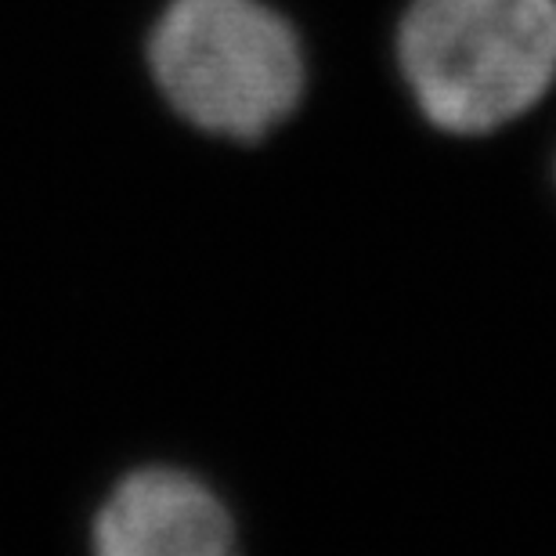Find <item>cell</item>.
Listing matches in <instances>:
<instances>
[{
  "instance_id": "obj_1",
  "label": "cell",
  "mask_w": 556,
  "mask_h": 556,
  "mask_svg": "<svg viewBox=\"0 0 556 556\" xmlns=\"http://www.w3.org/2000/svg\"><path fill=\"white\" fill-rule=\"evenodd\" d=\"M394 51L427 124L492 135L556 84V0H408Z\"/></svg>"
},
{
  "instance_id": "obj_2",
  "label": "cell",
  "mask_w": 556,
  "mask_h": 556,
  "mask_svg": "<svg viewBox=\"0 0 556 556\" xmlns=\"http://www.w3.org/2000/svg\"><path fill=\"white\" fill-rule=\"evenodd\" d=\"M149 62L177 116L231 141L271 135L307 84L296 29L264 0H170Z\"/></svg>"
},
{
  "instance_id": "obj_3",
  "label": "cell",
  "mask_w": 556,
  "mask_h": 556,
  "mask_svg": "<svg viewBox=\"0 0 556 556\" xmlns=\"http://www.w3.org/2000/svg\"><path fill=\"white\" fill-rule=\"evenodd\" d=\"M94 546L105 556H225L236 546V525L199 477L144 466L109 495Z\"/></svg>"
}]
</instances>
